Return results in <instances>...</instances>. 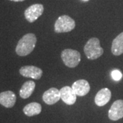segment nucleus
<instances>
[{
	"label": "nucleus",
	"instance_id": "39448f33",
	"mask_svg": "<svg viewBox=\"0 0 123 123\" xmlns=\"http://www.w3.org/2000/svg\"><path fill=\"white\" fill-rule=\"evenodd\" d=\"M44 6L40 4H36L30 6L25 10L24 16L28 22L34 23L43 14Z\"/></svg>",
	"mask_w": 123,
	"mask_h": 123
},
{
	"label": "nucleus",
	"instance_id": "2eb2a0df",
	"mask_svg": "<svg viewBox=\"0 0 123 123\" xmlns=\"http://www.w3.org/2000/svg\"><path fill=\"white\" fill-rule=\"evenodd\" d=\"M41 111H42L41 105L38 103H36V102L27 104L23 108L24 114L29 117L38 115L40 114Z\"/></svg>",
	"mask_w": 123,
	"mask_h": 123
},
{
	"label": "nucleus",
	"instance_id": "f3484780",
	"mask_svg": "<svg viewBox=\"0 0 123 123\" xmlns=\"http://www.w3.org/2000/svg\"><path fill=\"white\" fill-rule=\"evenodd\" d=\"M12 1H14V2H20V1H23L25 0H10Z\"/></svg>",
	"mask_w": 123,
	"mask_h": 123
},
{
	"label": "nucleus",
	"instance_id": "9b49d317",
	"mask_svg": "<svg viewBox=\"0 0 123 123\" xmlns=\"http://www.w3.org/2000/svg\"><path fill=\"white\" fill-rule=\"evenodd\" d=\"M17 101V97L12 91H5L0 93V104L6 108L12 107Z\"/></svg>",
	"mask_w": 123,
	"mask_h": 123
},
{
	"label": "nucleus",
	"instance_id": "4468645a",
	"mask_svg": "<svg viewBox=\"0 0 123 123\" xmlns=\"http://www.w3.org/2000/svg\"><path fill=\"white\" fill-rule=\"evenodd\" d=\"M111 52L114 55H120L123 53V32L117 36L113 40Z\"/></svg>",
	"mask_w": 123,
	"mask_h": 123
},
{
	"label": "nucleus",
	"instance_id": "1a4fd4ad",
	"mask_svg": "<svg viewBox=\"0 0 123 123\" xmlns=\"http://www.w3.org/2000/svg\"><path fill=\"white\" fill-rule=\"evenodd\" d=\"M61 99L66 105H72L75 103L77 100V95L73 91L72 87L64 86L60 90Z\"/></svg>",
	"mask_w": 123,
	"mask_h": 123
},
{
	"label": "nucleus",
	"instance_id": "20e7f679",
	"mask_svg": "<svg viewBox=\"0 0 123 123\" xmlns=\"http://www.w3.org/2000/svg\"><path fill=\"white\" fill-rule=\"evenodd\" d=\"M75 27V21L68 15L58 17L54 25V31L56 33L69 32Z\"/></svg>",
	"mask_w": 123,
	"mask_h": 123
},
{
	"label": "nucleus",
	"instance_id": "ddd939ff",
	"mask_svg": "<svg viewBox=\"0 0 123 123\" xmlns=\"http://www.w3.org/2000/svg\"><path fill=\"white\" fill-rule=\"evenodd\" d=\"M36 84L33 81H27L25 82L19 91V95L22 98H27L30 97L35 89Z\"/></svg>",
	"mask_w": 123,
	"mask_h": 123
},
{
	"label": "nucleus",
	"instance_id": "0eeeda50",
	"mask_svg": "<svg viewBox=\"0 0 123 123\" xmlns=\"http://www.w3.org/2000/svg\"><path fill=\"white\" fill-rule=\"evenodd\" d=\"M109 118L116 121L123 118V100H117L111 106L108 112Z\"/></svg>",
	"mask_w": 123,
	"mask_h": 123
},
{
	"label": "nucleus",
	"instance_id": "f8f14e48",
	"mask_svg": "<svg viewBox=\"0 0 123 123\" xmlns=\"http://www.w3.org/2000/svg\"><path fill=\"white\" fill-rule=\"evenodd\" d=\"M111 92L108 88H105L100 90L97 92L94 98V102L96 105L99 107H102L106 105L111 99Z\"/></svg>",
	"mask_w": 123,
	"mask_h": 123
},
{
	"label": "nucleus",
	"instance_id": "a211bd4d",
	"mask_svg": "<svg viewBox=\"0 0 123 123\" xmlns=\"http://www.w3.org/2000/svg\"><path fill=\"white\" fill-rule=\"evenodd\" d=\"M84 1H88V0H84Z\"/></svg>",
	"mask_w": 123,
	"mask_h": 123
},
{
	"label": "nucleus",
	"instance_id": "f257e3e1",
	"mask_svg": "<svg viewBox=\"0 0 123 123\" xmlns=\"http://www.w3.org/2000/svg\"><path fill=\"white\" fill-rule=\"evenodd\" d=\"M37 38L35 34L29 33L18 40L16 47V53L19 56H26L30 54L36 47Z\"/></svg>",
	"mask_w": 123,
	"mask_h": 123
},
{
	"label": "nucleus",
	"instance_id": "6e6552de",
	"mask_svg": "<svg viewBox=\"0 0 123 123\" xmlns=\"http://www.w3.org/2000/svg\"><path fill=\"white\" fill-rule=\"evenodd\" d=\"M72 88L77 96L84 97L86 96L90 90V84L85 79H79L74 82L72 85Z\"/></svg>",
	"mask_w": 123,
	"mask_h": 123
},
{
	"label": "nucleus",
	"instance_id": "f03ea898",
	"mask_svg": "<svg viewBox=\"0 0 123 123\" xmlns=\"http://www.w3.org/2000/svg\"><path fill=\"white\" fill-rule=\"evenodd\" d=\"M84 53L89 60H96L103 54V49L100 45V41L97 38H92L86 43L84 47Z\"/></svg>",
	"mask_w": 123,
	"mask_h": 123
},
{
	"label": "nucleus",
	"instance_id": "dca6fc26",
	"mask_svg": "<svg viewBox=\"0 0 123 123\" xmlns=\"http://www.w3.org/2000/svg\"><path fill=\"white\" fill-rule=\"evenodd\" d=\"M111 77L115 81H119V80H120V79H122V77H123L122 73L119 70H117V69L112 70L111 73Z\"/></svg>",
	"mask_w": 123,
	"mask_h": 123
},
{
	"label": "nucleus",
	"instance_id": "7ed1b4c3",
	"mask_svg": "<svg viewBox=\"0 0 123 123\" xmlns=\"http://www.w3.org/2000/svg\"><path fill=\"white\" fill-rule=\"evenodd\" d=\"M61 58L66 66L69 68H75L79 65L81 61V54L79 51L74 49H66L62 51Z\"/></svg>",
	"mask_w": 123,
	"mask_h": 123
},
{
	"label": "nucleus",
	"instance_id": "423d86ee",
	"mask_svg": "<svg viewBox=\"0 0 123 123\" xmlns=\"http://www.w3.org/2000/svg\"><path fill=\"white\" fill-rule=\"evenodd\" d=\"M19 73L25 77L38 80L41 78L43 72L40 68L36 66H24L20 68Z\"/></svg>",
	"mask_w": 123,
	"mask_h": 123
},
{
	"label": "nucleus",
	"instance_id": "9d476101",
	"mask_svg": "<svg viewBox=\"0 0 123 123\" xmlns=\"http://www.w3.org/2000/svg\"><path fill=\"white\" fill-rule=\"evenodd\" d=\"M61 98L60 90L55 88H51L45 91L43 96V100L47 105H53Z\"/></svg>",
	"mask_w": 123,
	"mask_h": 123
}]
</instances>
